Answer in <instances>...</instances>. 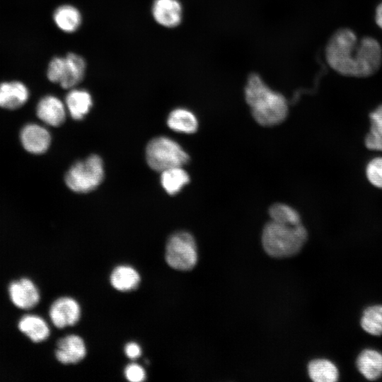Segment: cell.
Wrapping results in <instances>:
<instances>
[{"mask_svg": "<svg viewBox=\"0 0 382 382\" xmlns=\"http://www.w3.org/2000/svg\"><path fill=\"white\" fill-rule=\"evenodd\" d=\"M307 238V231L301 224L293 226L270 221L263 228L262 244L268 255L286 258L299 253Z\"/></svg>", "mask_w": 382, "mask_h": 382, "instance_id": "3957f363", "label": "cell"}, {"mask_svg": "<svg viewBox=\"0 0 382 382\" xmlns=\"http://www.w3.org/2000/svg\"><path fill=\"white\" fill-rule=\"evenodd\" d=\"M328 64L337 73L352 77L364 78L375 74L382 64V47L374 37L358 40L348 28L337 30L325 47Z\"/></svg>", "mask_w": 382, "mask_h": 382, "instance_id": "6da1fadb", "label": "cell"}, {"mask_svg": "<svg viewBox=\"0 0 382 382\" xmlns=\"http://www.w3.org/2000/svg\"><path fill=\"white\" fill-rule=\"evenodd\" d=\"M124 352L126 357L132 360L137 359L141 355V348L135 342H127L124 347Z\"/></svg>", "mask_w": 382, "mask_h": 382, "instance_id": "f1b7e54d", "label": "cell"}, {"mask_svg": "<svg viewBox=\"0 0 382 382\" xmlns=\"http://www.w3.org/2000/svg\"><path fill=\"white\" fill-rule=\"evenodd\" d=\"M198 255L195 239L187 231L173 233L168 238L165 250L167 265L178 271H190L197 262Z\"/></svg>", "mask_w": 382, "mask_h": 382, "instance_id": "8992f818", "label": "cell"}, {"mask_svg": "<svg viewBox=\"0 0 382 382\" xmlns=\"http://www.w3.org/2000/svg\"><path fill=\"white\" fill-rule=\"evenodd\" d=\"M9 295L13 304L23 309L33 308L38 303L40 298L36 286L26 278L11 283Z\"/></svg>", "mask_w": 382, "mask_h": 382, "instance_id": "8fae6325", "label": "cell"}, {"mask_svg": "<svg viewBox=\"0 0 382 382\" xmlns=\"http://www.w3.org/2000/svg\"><path fill=\"white\" fill-rule=\"evenodd\" d=\"M182 167H173L161 172L162 187L170 195L178 194L190 182L188 173Z\"/></svg>", "mask_w": 382, "mask_h": 382, "instance_id": "7402d4cb", "label": "cell"}, {"mask_svg": "<svg viewBox=\"0 0 382 382\" xmlns=\"http://www.w3.org/2000/svg\"><path fill=\"white\" fill-rule=\"evenodd\" d=\"M19 330L34 342H40L50 336V328L46 321L36 315H26L18 323Z\"/></svg>", "mask_w": 382, "mask_h": 382, "instance_id": "d6986e66", "label": "cell"}, {"mask_svg": "<svg viewBox=\"0 0 382 382\" xmlns=\"http://www.w3.org/2000/svg\"><path fill=\"white\" fill-rule=\"evenodd\" d=\"M85 342L79 335L71 334L60 338L57 343L55 357L63 364H75L86 356Z\"/></svg>", "mask_w": 382, "mask_h": 382, "instance_id": "ba28073f", "label": "cell"}, {"mask_svg": "<svg viewBox=\"0 0 382 382\" xmlns=\"http://www.w3.org/2000/svg\"><path fill=\"white\" fill-rule=\"evenodd\" d=\"M125 378L130 382H142L146 380V374L144 369L139 364L132 363L124 369Z\"/></svg>", "mask_w": 382, "mask_h": 382, "instance_id": "83f0119b", "label": "cell"}, {"mask_svg": "<svg viewBox=\"0 0 382 382\" xmlns=\"http://www.w3.org/2000/svg\"><path fill=\"white\" fill-rule=\"evenodd\" d=\"M146 158L151 168L160 172L183 166L190 159L189 155L178 142L166 137H158L149 142Z\"/></svg>", "mask_w": 382, "mask_h": 382, "instance_id": "277c9868", "label": "cell"}, {"mask_svg": "<svg viewBox=\"0 0 382 382\" xmlns=\"http://www.w3.org/2000/svg\"><path fill=\"white\" fill-rule=\"evenodd\" d=\"M366 176L369 183L376 187L382 189V157L370 160L366 167Z\"/></svg>", "mask_w": 382, "mask_h": 382, "instance_id": "484cf974", "label": "cell"}, {"mask_svg": "<svg viewBox=\"0 0 382 382\" xmlns=\"http://www.w3.org/2000/svg\"><path fill=\"white\" fill-rule=\"evenodd\" d=\"M167 124L172 130L185 133H195L198 128V120L190 110L178 108L173 110L167 119Z\"/></svg>", "mask_w": 382, "mask_h": 382, "instance_id": "ffe728a7", "label": "cell"}, {"mask_svg": "<svg viewBox=\"0 0 382 382\" xmlns=\"http://www.w3.org/2000/svg\"><path fill=\"white\" fill-rule=\"evenodd\" d=\"M65 57L64 70L59 85L66 89L75 88L83 79L86 63L79 54L69 52Z\"/></svg>", "mask_w": 382, "mask_h": 382, "instance_id": "5bb4252c", "label": "cell"}, {"mask_svg": "<svg viewBox=\"0 0 382 382\" xmlns=\"http://www.w3.org/2000/svg\"><path fill=\"white\" fill-rule=\"evenodd\" d=\"M371 127L365 137V145L373 151H382V105L369 115Z\"/></svg>", "mask_w": 382, "mask_h": 382, "instance_id": "cb8c5ba5", "label": "cell"}, {"mask_svg": "<svg viewBox=\"0 0 382 382\" xmlns=\"http://www.w3.org/2000/svg\"><path fill=\"white\" fill-rule=\"evenodd\" d=\"M245 97L254 119L260 125H277L287 116L286 98L270 88L257 74H252L248 79Z\"/></svg>", "mask_w": 382, "mask_h": 382, "instance_id": "7a4b0ae2", "label": "cell"}, {"mask_svg": "<svg viewBox=\"0 0 382 382\" xmlns=\"http://www.w3.org/2000/svg\"><path fill=\"white\" fill-rule=\"evenodd\" d=\"M20 138L23 148L33 154L45 152L51 142V136L47 129L37 124L25 125L21 131Z\"/></svg>", "mask_w": 382, "mask_h": 382, "instance_id": "30bf717a", "label": "cell"}, {"mask_svg": "<svg viewBox=\"0 0 382 382\" xmlns=\"http://www.w3.org/2000/svg\"><path fill=\"white\" fill-rule=\"evenodd\" d=\"M103 178V161L93 154L72 165L65 175V182L72 191L86 193L95 190Z\"/></svg>", "mask_w": 382, "mask_h": 382, "instance_id": "5b68a950", "label": "cell"}, {"mask_svg": "<svg viewBox=\"0 0 382 382\" xmlns=\"http://www.w3.org/2000/svg\"><path fill=\"white\" fill-rule=\"evenodd\" d=\"M375 21L376 25L382 30V2L376 8Z\"/></svg>", "mask_w": 382, "mask_h": 382, "instance_id": "f546056e", "label": "cell"}, {"mask_svg": "<svg viewBox=\"0 0 382 382\" xmlns=\"http://www.w3.org/2000/svg\"><path fill=\"white\" fill-rule=\"evenodd\" d=\"M29 98V91L22 82L13 81L0 83V107L16 110L23 105Z\"/></svg>", "mask_w": 382, "mask_h": 382, "instance_id": "4fadbf2b", "label": "cell"}, {"mask_svg": "<svg viewBox=\"0 0 382 382\" xmlns=\"http://www.w3.org/2000/svg\"><path fill=\"white\" fill-rule=\"evenodd\" d=\"M53 21L61 31L72 33L81 27L82 15L76 6L66 4L59 6L54 10Z\"/></svg>", "mask_w": 382, "mask_h": 382, "instance_id": "e0dca14e", "label": "cell"}, {"mask_svg": "<svg viewBox=\"0 0 382 382\" xmlns=\"http://www.w3.org/2000/svg\"><path fill=\"white\" fill-rule=\"evenodd\" d=\"M36 113L45 124L57 127L62 124L65 120V105L57 97L52 95L46 96L38 102Z\"/></svg>", "mask_w": 382, "mask_h": 382, "instance_id": "7c38bea8", "label": "cell"}, {"mask_svg": "<svg viewBox=\"0 0 382 382\" xmlns=\"http://www.w3.org/2000/svg\"><path fill=\"white\" fill-rule=\"evenodd\" d=\"M356 365L365 378L376 380L382 376V353L374 349H364L359 354Z\"/></svg>", "mask_w": 382, "mask_h": 382, "instance_id": "9a60e30c", "label": "cell"}, {"mask_svg": "<svg viewBox=\"0 0 382 382\" xmlns=\"http://www.w3.org/2000/svg\"><path fill=\"white\" fill-rule=\"evenodd\" d=\"M65 104L71 116L76 120H80L90 111L93 100L86 90L73 88L66 96Z\"/></svg>", "mask_w": 382, "mask_h": 382, "instance_id": "ac0fdd59", "label": "cell"}, {"mask_svg": "<svg viewBox=\"0 0 382 382\" xmlns=\"http://www.w3.org/2000/svg\"><path fill=\"white\" fill-rule=\"evenodd\" d=\"M360 325L371 335H382V305L374 304L366 308L361 314Z\"/></svg>", "mask_w": 382, "mask_h": 382, "instance_id": "603a6c76", "label": "cell"}, {"mask_svg": "<svg viewBox=\"0 0 382 382\" xmlns=\"http://www.w3.org/2000/svg\"><path fill=\"white\" fill-rule=\"evenodd\" d=\"M50 320L57 328L74 325L80 320L81 309L72 297L62 296L56 299L49 311Z\"/></svg>", "mask_w": 382, "mask_h": 382, "instance_id": "52a82bcc", "label": "cell"}, {"mask_svg": "<svg viewBox=\"0 0 382 382\" xmlns=\"http://www.w3.org/2000/svg\"><path fill=\"white\" fill-rule=\"evenodd\" d=\"M151 15L161 26L173 28L182 21L183 6L178 0H154Z\"/></svg>", "mask_w": 382, "mask_h": 382, "instance_id": "9c48e42d", "label": "cell"}, {"mask_svg": "<svg viewBox=\"0 0 382 382\" xmlns=\"http://www.w3.org/2000/svg\"><path fill=\"white\" fill-rule=\"evenodd\" d=\"M141 277L138 271L127 265L115 267L110 273V282L117 291L128 292L138 288Z\"/></svg>", "mask_w": 382, "mask_h": 382, "instance_id": "2e32d148", "label": "cell"}, {"mask_svg": "<svg viewBox=\"0 0 382 382\" xmlns=\"http://www.w3.org/2000/svg\"><path fill=\"white\" fill-rule=\"evenodd\" d=\"M65 65V57H54L49 62L47 76V79L52 83L59 84Z\"/></svg>", "mask_w": 382, "mask_h": 382, "instance_id": "4316f807", "label": "cell"}, {"mask_svg": "<svg viewBox=\"0 0 382 382\" xmlns=\"http://www.w3.org/2000/svg\"><path fill=\"white\" fill-rule=\"evenodd\" d=\"M269 214L271 221L279 224L293 226L301 224L299 212L286 204H274L270 207Z\"/></svg>", "mask_w": 382, "mask_h": 382, "instance_id": "d4e9b609", "label": "cell"}, {"mask_svg": "<svg viewBox=\"0 0 382 382\" xmlns=\"http://www.w3.org/2000/svg\"><path fill=\"white\" fill-rule=\"evenodd\" d=\"M308 374L315 382H335L339 378L336 365L327 359H315L308 364Z\"/></svg>", "mask_w": 382, "mask_h": 382, "instance_id": "44dd1931", "label": "cell"}]
</instances>
